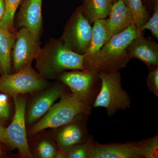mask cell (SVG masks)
Returning a JSON list of instances; mask_svg holds the SVG:
<instances>
[{
    "mask_svg": "<svg viewBox=\"0 0 158 158\" xmlns=\"http://www.w3.org/2000/svg\"><path fill=\"white\" fill-rule=\"evenodd\" d=\"M34 60L37 71L48 81L56 78L68 70H86L84 55L70 50L60 38L50 39Z\"/></svg>",
    "mask_w": 158,
    "mask_h": 158,
    "instance_id": "obj_1",
    "label": "cell"
},
{
    "mask_svg": "<svg viewBox=\"0 0 158 158\" xmlns=\"http://www.w3.org/2000/svg\"><path fill=\"white\" fill-rule=\"evenodd\" d=\"M141 34L133 24L121 33L113 35L102 47L88 70L95 73L117 71L118 69L124 67L130 59L127 52L129 46Z\"/></svg>",
    "mask_w": 158,
    "mask_h": 158,
    "instance_id": "obj_2",
    "label": "cell"
},
{
    "mask_svg": "<svg viewBox=\"0 0 158 158\" xmlns=\"http://www.w3.org/2000/svg\"><path fill=\"white\" fill-rule=\"evenodd\" d=\"M61 99L47 112L39 121L32 125L31 135L47 128H57L73 120L79 115L89 111L86 102L73 94H62Z\"/></svg>",
    "mask_w": 158,
    "mask_h": 158,
    "instance_id": "obj_3",
    "label": "cell"
},
{
    "mask_svg": "<svg viewBox=\"0 0 158 158\" xmlns=\"http://www.w3.org/2000/svg\"><path fill=\"white\" fill-rule=\"evenodd\" d=\"M32 62L18 71L0 77V92L13 98L39 92L49 88L51 84L33 68Z\"/></svg>",
    "mask_w": 158,
    "mask_h": 158,
    "instance_id": "obj_4",
    "label": "cell"
},
{
    "mask_svg": "<svg viewBox=\"0 0 158 158\" xmlns=\"http://www.w3.org/2000/svg\"><path fill=\"white\" fill-rule=\"evenodd\" d=\"M102 87L94 107H104L109 115H113L118 110L130 108L131 101L127 93L122 88L121 77L118 71L102 72L98 73Z\"/></svg>",
    "mask_w": 158,
    "mask_h": 158,
    "instance_id": "obj_5",
    "label": "cell"
},
{
    "mask_svg": "<svg viewBox=\"0 0 158 158\" xmlns=\"http://www.w3.org/2000/svg\"><path fill=\"white\" fill-rule=\"evenodd\" d=\"M91 35L92 27L80 6L69 19L60 39L70 50L84 55L90 47Z\"/></svg>",
    "mask_w": 158,
    "mask_h": 158,
    "instance_id": "obj_6",
    "label": "cell"
},
{
    "mask_svg": "<svg viewBox=\"0 0 158 158\" xmlns=\"http://www.w3.org/2000/svg\"><path fill=\"white\" fill-rule=\"evenodd\" d=\"M13 98L15 113L11 123L6 128L5 142L17 149L24 157L33 158L26 130V97L19 94Z\"/></svg>",
    "mask_w": 158,
    "mask_h": 158,
    "instance_id": "obj_7",
    "label": "cell"
},
{
    "mask_svg": "<svg viewBox=\"0 0 158 158\" xmlns=\"http://www.w3.org/2000/svg\"><path fill=\"white\" fill-rule=\"evenodd\" d=\"M40 47V36L26 28H21L15 34L11 51L12 70L18 71L35 59Z\"/></svg>",
    "mask_w": 158,
    "mask_h": 158,
    "instance_id": "obj_8",
    "label": "cell"
},
{
    "mask_svg": "<svg viewBox=\"0 0 158 158\" xmlns=\"http://www.w3.org/2000/svg\"><path fill=\"white\" fill-rule=\"evenodd\" d=\"M62 94L63 88L62 85L56 84L35 96L31 101L28 109L26 118L27 124L32 126L38 121Z\"/></svg>",
    "mask_w": 158,
    "mask_h": 158,
    "instance_id": "obj_9",
    "label": "cell"
},
{
    "mask_svg": "<svg viewBox=\"0 0 158 158\" xmlns=\"http://www.w3.org/2000/svg\"><path fill=\"white\" fill-rule=\"evenodd\" d=\"M96 73L88 70H73L62 73L57 78L68 86L73 95L87 102Z\"/></svg>",
    "mask_w": 158,
    "mask_h": 158,
    "instance_id": "obj_10",
    "label": "cell"
},
{
    "mask_svg": "<svg viewBox=\"0 0 158 158\" xmlns=\"http://www.w3.org/2000/svg\"><path fill=\"white\" fill-rule=\"evenodd\" d=\"M42 3V0H23L16 16L17 27L28 29L40 36L43 26Z\"/></svg>",
    "mask_w": 158,
    "mask_h": 158,
    "instance_id": "obj_11",
    "label": "cell"
},
{
    "mask_svg": "<svg viewBox=\"0 0 158 158\" xmlns=\"http://www.w3.org/2000/svg\"><path fill=\"white\" fill-rule=\"evenodd\" d=\"M134 24V18L130 8L123 0H117L112 4L106 26L108 38L124 31Z\"/></svg>",
    "mask_w": 158,
    "mask_h": 158,
    "instance_id": "obj_12",
    "label": "cell"
},
{
    "mask_svg": "<svg viewBox=\"0 0 158 158\" xmlns=\"http://www.w3.org/2000/svg\"><path fill=\"white\" fill-rule=\"evenodd\" d=\"M127 52L130 59H139L149 68L158 65V44L142 34L133 40L129 46Z\"/></svg>",
    "mask_w": 158,
    "mask_h": 158,
    "instance_id": "obj_13",
    "label": "cell"
},
{
    "mask_svg": "<svg viewBox=\"0 0 158 158\" xmlns=\"http://www.w3.org/2000/svg\"><path fill=\"white\" fill-rule=\"evenodd\" d=\"M142 157L137 143L129 142L108 144H92L90 158Z\"/></svg>",
    "mask_w": 158,
    "mask_h": 158,
    "instance_id": "obj_14",
    "label": "cell"
},
{
    "mask_svg": "<svg viewBox=\"0 0 158 158\" xmlns=\"http://www.w3.org/2000/svg\"><path fill=\"white\" fill-rule=\"evenodd\" d=\"M77 117L69 123L61 127L58 131L56 139L60 150L88 141L85 128L80 120L77 119Z\"/></svg>",
    "mask_w": 158,
    "mask_h": 158,
    "instance_id": "obj_15",
    "label": "cell"
},
{
    "mask_svg": "<svg viewBox=\"0 0 158 158\" xmlns=\"http://www.w3.org/2000/svg\"><path fill=\"white\" fill-rule=\"evenodd\" d=\"M90 44L84 55L85 69L88 70L102 47L109 40L106 26V19H98L93 23Z\"/></svg>",
    "mask_w": 158,
    "mask_h": 158,
    "instance_id": "obj_16",
    "label": "cell"
},
{
    "mask_svg": "<svg viewBox=\"0 0 158 158\" xmlns=\"http://www.w3.org/2000/svg\"><path fill=\"white\" fill-rule=\"evenodd\" d=\"M111 0H82V12L90 24L109 16L112 6Z\"/></svg>",
    "mask_w": 158,
    "mask_h": 158,
    "instance_id": "obj_17",
    "label": "cell"
},
{
    "mask_svg": "<svg viewBox=\"0 0 158 158\" xmlns=\"http://www.w3.org/2000/svg\"><path fill=\"white\" fill-rule=\"evenodd\" d=\"M15 33L0 30V73L2 75L12 73L11 51Z\"/></svg>",
    "mask_w": 158,
    "mask_h": 158,
    "instance_id": "obj_18",
    "label": "cell"
},
{
    "mask_svg": "<svg viewBox=\"0 0 158 158\" xmlns=\"http://www.w3.org/2000/svg\"><path fill=\"white\" fill-rule=\"evenodd\" d=\"M6 12L0 23V30L15 33L17 31L15 27V15L17 9L23 0H4Z\"/></svg>",
    "mask_w": 158,
    "mask_h": 158,
    "instance_id": "obj_19",
    "label": "cell"
},
{
    "mask_svg": "<svg viewBox=\"0 0 158 158\" xmlns=\"http://www.w3.org/2000/svg\"><path fill=\"white\" fill-rule=\"evenodd\" d=\"M123 1L131 9L134 18V24L141 33L140 30L150 17L148 11L141 0Z\"/></svg>",
    "mask_w": 158,
    "mask_h": 158,
    "instance_id": "obj_20",
    "label": "cell"
},
{
    "mask_svg": "<svg viewBox=\"0 0 158 158\" xmlns=\"http://www.w3.org/2000/svg\"><path fill=\"white\" fill-rule=\"evenodd\" d=\"M92 143L90 141L76 144L58 152L56 158H90Z\"/></svg>",
    "mask_w": 158,
    "mask_h": 158,
    "instance_id": "obj_21",
    "label": "cell"
},
{
    "mask_svg": "<svg viewBox=\"0 0 158 158\" xmlns=\"http://www.w3.org/2000/svg\"><path fill=\"white\" fill-rule=\"evenodd\" d=\"M141 157L146 158L158 157V136L137 143Z\"/></svg>",
    "mask_w": 158,
    "mask_h": 158,
    "instance_id": "obj_22",
    "label": "cell"
},
{
    "mask_svg": "<svg viewBox=\"0 0 158 158\" xmlns=\"http://www.w3.org/2000/svg\"><path fill=\"white\" fill-rule=\"evenodd\" d=\"M36 152L40 158H56L58 151L52 141L49 139H44L37 144Z\"/></svg>",
    "mask_w": 158,
    "mask_h": 158,
    "instance_id": "obj_23",
    "label": "cell"
},
{
    "mask_svg": "<svg viewBox=\"0 0 158 158\" xmlns=\"http://www.w3.org/2000/svg\"><path fill=\"white\" fill-rule=\"evenodd\" d=\"M145 30L151 31L153 36L158 39V0L155 1L153 13L140 30L142 33Z\"/></svg>",
    "mask_w": 158,
    "mask_h": 158,
    "instance_id": "obj_24",
    "label": "cell"
},
{
    "mask_svg": "<svg viewBox=\"0 0 158 158\" xmlns=\"http://www.w3.org/2000/svg\"><path fill=\"white\" fill-rule=\"evenodd\" d=\"M148 75L147 84L148 90L158 97V66L152 67Z\"/></svg>",
    "mask_w": 158,
    "mask_h": 158,
    "instance_id": "obj_25",
    "label": "cell"
},
{
    "mask_svg": "<svg viewBox=\"0 0 158 158\" xmlns=\"http://www.w3.org/2000/svg\"><path fill=\"white\" fill-rule=\"evenodd\" d=\"M8 95L0 92V118L7 119L10 116V106Z\"/></svg>",
    "mask_w": 158,
    "mask_h": 158,
    "instance_id": "obj_26",
    "label": "cell"
},
{
    "mask_svg": "<svg viewBox=\"0 0 158 158\" xmlns=\"http://www.w3.org/2000/svg\"><path fill=\"white\" fill-rule=\"evenodd\" d=\"M6 12V6L4 0H0V23L2 20Z\"/></svg>",
    "mask_w": 158,
    "mask_h": 158,
    "instance_id": "obj_27",
    "label": "cell"
},
{
    "mask_svg": "<svg viewBox=\"0 0 158 158\" xmlns=\"http://www.w3.org/2000/svg\"><path fill=\"white\" fill-rule=\"evenodd\" d=\"M6 128L0 123V142L6 141Z\"/></svg>",
    "mask_w": 158,
    "mask_h": 158,
    "instance_id": "obj_28",
    "label": "cell"
},
{
    "mask_svg": "<svg viewBox=\"0 0 158 158\" xmlns=\"http://www.w3.org/2000/svg\"><path fill=\"white\" fill-rule=\"evenodd\" d=\"M111 2H112V3H114L115 2H116V1H117V0H111Z\"/></svg>",
    "mask_w": 158,
    "mask_h": 158,
    "instance_id": "obj_29",
    "label": "cell"
},
{
    "mask_svg": "<svg viewBox=\"0 0 158 158\" xmlns=\"http://www.w3.org/2000/svg\"><path fill=\"white\" fill-rule=\"evenodd\" d=\"M1 149H0V155H1Z\"/></svg>",
    "mask_w": 158,
    "mask_h": 158,
    "instance_id": "obj_30",
    "label": "cell"
}]
</instances>
